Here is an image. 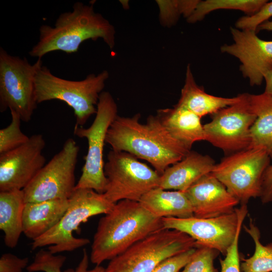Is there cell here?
<instances>
[{"label":"cell","instance_id":"8d00e7d4","mask_svg":"<svg viewBox=\"0 0 272 272\" xmlns=\"http://www.w3.org/2000/svg\"><path fill=\"white\" fill-rule=\"evenodd\" d=\"M257 30H266L272 31V21H267L260 25Z\"/></svg>","mask_w":272,"mask_h":272},{"label":"cell","instance_id":"8fae6325","mask_svg":"<svg viewBox=\"0 0 272 272\" xmlns=\"http://www.w3.org/2000/svg\"><path fill=\"white\" fill-rule=\"evenodd\" d=\"M79 150L73 139L66 140L60 151L23 189L25 203L69 199L77 184L75 170Z\"/></svg>","mask_w":272,"mask_h":272},{"label":"cell","instance_id":"f1b7e54d","mask_svg":"<svg viewBox=\"0 0 272 272\" xmlns=\"http://www.w3.org/2000/svg\"><path fill=\"white\" fill-rule=\"evenodd\" d=\"M218 252L207 247L196 246L191 259L179 272H217L214 262Z\"/></svg>","mask_w":272,"mask_h":272},{"label":"cell","instance_id":"603a6c76","mask_svg":"<svg viewBox=\"0 0 272 272\" xmlns=\"http://www.w3.org/2000/svg\"><path fill=\"white\" fill-rule=\"evenodd\" d=\"M251 108L257 117L250 129L248 148L264 149L272 158V98L264 93L248 94Z\"/></svg>","mask_w":272,"mask_h":272},{"label":"cell","instance_id":"3957f363","mask_svg":"<svg viewBox=\"0 0 272 272\" xmlns=\"http://www.w3.org/2000/svg\"><path fill=\"white\" fill-rule=\"evenodd\" d=\"M115 34L113 26L101 14L96 13L92 5L78 2L74 4L72 11L59 15L54 26L40 27L39 40L29 54L42 58L55 51L75 53L85 40L98 38L102 39L111 49L115 44Z\"/></svg>","mask_w":272,"mask_h":272},{"label":"cell","instance_id":"7402d4cb","mask_svg":"<svg viewBox=\"0 0 272 272\" xmlns=\"http://www.w3.org/2000/svg\"><path fill=\"white\" fill-rule=\"evenodd\" d=\"M25 203L23 190L0 191V229L8 247H15L23 233Z\"/></svg>","mask_w":272,"mask_h":272},{"label":"cell","instance_id":"44dd1931","mask_svg":"<svg viewBox=\"0 0 272 272\" xmlns=\"http://www.w3.org/2000/svg\"><path fill=\"white\" fill-rule=\"evenodd\" d=\"M139 202L147 211L159 218L193 217L191 205L184 192L169 191L160 187L146 193Z\"/></svg>","mask_w":272,"mask_h":272},{"label":"cell","instance_id":"9c48e42d","mask_svg":"<svg viewBox=\"0 0 272 272\" xmlns=\"http://www.w3.org/2000/svg\"><path fill=\"white\" fill-rule=\"evenodd\" d=\"M270 155L263 148H248L224 157L211 173L242 205L260 197L263 173Z\"/></svg>","mask_w":272,"mask_h":272},{"label":"cell","instance_id":"52a82bcc","mask_svg":"<svg viewBox=\"0 0 272 272\" xmlns=\"http://www.w3.org/2000/svg\"><path fill=\"white\" fill-rule=\"evenodd\" d=\"M117 113V107L113 97L109 92L103 91L92 124L87 128L75 126V135L87 139L88 144L82 174L75 189H91L99 193L105 192L107 180L104 170V147L108 130Z\"/></svg>","mask_w":272,"mask_h":272},{"label":"cell","instance_id":"ba28073f","mask_svg":"<svg viewBox=\"0 0 272 272\" xmlns=\"http://www.w3.org/2000/svg\"><path fill=\"white\" fill-rule=\"evenodd\" d=\"M42 65L41 58L33 64L26 58L13 56L0 47V111L16 112L22 121L29 122L37 103L35 78Z\"/></svg>","mask_w":272,"mask_h":272},{"label":"cell","instance_id":"1f68e13d","mask_svg":"<svg viewBox=\"0 0 272 272\" xmlns=\"http://www.w3.org/2000/svg\"><path fill=\"white\" fill-rule=\"evenodd\" d=\"M195 250L196 247L166 258L152 272H179L191 259Z\"/></svg>","mask_w":272,"mask_h":272},{"label":"cell","instance_id":"5b68a950","mask_svg":"<svg viewBox=\"0 0 272 272\" xmlns=\"http://www.w3.org/2000/svg\"><path fill=\"white\" fill-rule=\"evenodd\" d=\"M69 200L68 208L60 221L49 231L33 240L32 250L49 246L48 250L55 254L87 245L90 242L89 239L76 238L73 232L89 218L108 213L115 205L104 193L87 188L75 189Z\"/></svg>","mask_w":272,"mask_h":272},{"label":"cell","instance_id":"8992f818","mask_svg":"<svg viewBox=\"0 0 272 272\" xmlns=\"http://www.w3.org/2000/svg\"><path fill=\"white\" fill-rule=\"evenodd\" d=\"M195 247V240L188 235L163 228L111 259L103 272H152L166 258Z\"/></svg>","mask_w":272,"mask_h":272},{"label":"cell","instance_id":"4dcf8cb0","mask_svg":"<svg viewBox=\"0 0 272 272\" xmlns=\"http://www.w3.org/2000/svg\"><path fill=\"white\" fill-rule=\"evenodd\" d=\"M272 17V2H266L253 15L240 18L236 22V28L242 30L256 32L258 27Z\"/></svg>","mask_w":272,"mask_h":272},{"label":"cell","instance_id":"83f0119b","mask_svg":"<svg viewBox=\"0 0 272 272\" xmlns=\"http://www.w3.org/2000/svg\"><path fill=\"white\" fill-rule=\"evenodd\" d=\"M160 17L165 25L174 23L180 15L187 18L193 13L198 1H158Z\"/></svg>","mask_w":272,"mask_h":272},{"label":"cell","instance_id":"ac0fdd59","mask_svg":"<svg viewBox=\"0 0 272 272\" xmlns=\"http://www.w3.org/2000/svg\"><path fill=\"white\" fill-rule=\"evenodd\" d=\"M69 203V199L26 202L23 214V233L32 240L41 236L58 224Z\"/></svg>","mask_w":272,"mask_h":272},{"label":"cell","instance_id":"ffe728a7","mask_svg":"<svg viewBox=\"0 0 272 272\" xmlns=\"http://www.w3.org/2000/svg\"><path fill=\"white\" fill-rule=\"evenodd\" d=\"M241 94L232 98L215 96L206 93L196 83L189 65L186 68L185 83L177 104L184 107L200 118L239 102Z\"/></svg>","mask_w":272,"mask_h":272},{"label":"cell","instance_id":"4fadbf2b","mask_svg":"<svg viewBox=\"0 0 272 272\" xmlns=\"http://www.w3.org/2000/svg\"><path fill=\"white\" fill-rule=\"evenodd\" d=\"M239 219L238 209L231 213L211 218L194 216L162 218L164 228L183 232L195 240L196 246L215 249L224 255L235 239Z\"/></svg>","mask_w":272,"mask_h":272},{"label":"cell","instance_id":"7c38bea8","mask_svg":"<svg viewBox=\"0 0 272 272\" xmlns=\"http://www.w3.org/2000/svg\"><path fill=\"white\" fill-rule=\"evenodd\" d=\"M256 117L248 94H241L239 102L213 114L211 121L203 125L206 141L229 154L247 149Z\"/></svg>","mask_w":272,"mask_h":272},{"label":"cell","instance_id":"30bf717a","mask_svg":"<svg viewBox=\"0 0 272 272\" xmlns=\"http://www.w3.org/2000/svg\"><path fill=\"white\" fill-rule=\"evenodd\" d=\"M104 170L107 180L104 194L113 203L122 200L139 201L159 187L160 174L125 152L109 151Z\"/></svg>","mask_w":272,"mask_h":272},{"label":"cell","instance_id":"836d02e7","mask_svg":"<svg viewBox=\"0 0 272 272\" xmlns=\"http://www.w3.org/2000/svg\"><path fill=\"white\" fill-rule=\"evenodd\" d=\"M260 198L263 203L272 202V165H269L263 173Z\"/></svg>","mask_w":272,"mask_h":272},{"label":"cell","instance_id":"d4e9b609","mask_svg":"<svg viewBox=\"0 0 272 272\" xmlns=\"http://www.w3.org/2000/svg\"><path fill=\"white\" fill-rule=\"evenodd\" d=\"M245 231L251 236L255 244V251L249 258L243 259L240 264L243 272H272V242L266 245L260 241V231L250 220Z\"/></svg>","mask_w":272,"mask_h":272},{"label":"cell","instance_id":"7a4b0ae2","mask_svg":"<svg viewBox=\"0 0 272 272\" xmlns=\"http://www.w3.org/2000/svg\"><path fill=\"white\" fill-rule=\"evenodd\" d=\"M163 228L162 219L153 215L139 201L120 200L99 220L90 259L93 264L100 265Z\"/></svg>","mask_w":272,"mask_h":272},{"label":"cell","instance_id":"5bb4252c","mask_svg":"<svg viewBox=\"0 0 272 272\" xmlns=\"http://www.w3.org/2000/svg\"><path fill=\"white\" fill-rule=\"evenodd\" d=\"M43 136L35 134L16 149L0 155V191L23 190L45 164Z\"/></svg>","mask_w":272,"mask_h":272},{"label":"cell","instance_id":"d6986e66","mask_svg":"<svg viewBox=\"0 0 272 272\" xmlns=\"http://www.w3.org/2000/svg\"><path fill=\"white\" fill-rule=\"evenodd\" d=\"M156 116L170 135L189 149L195 142L206 141L201 118L190 110L176 104L159 110Z\"/></svg>","mask_w":272,"mask_h":272},{"label":"cell","instance_id":"cb8c5ba5","mask_svg":"<svg viewBox=\"0 0 272 272\" xmlns=\"http://www.w3.org/2000/svg\"><path fill=\"white\" fill-rule=\"evenodd\" d=\"M267 0H206L199 1L187 22L194 23L202 20L206 15L216 10L227 9L239 10L247 16L257 12Z\"/></svg>","mask_w":272,"mask_h":272},{"label":"cell","instance_id":"4316f807","mask_svg":"<svg viewBox=\"0 0 272 272\" xmlns=\"http://www.w3.org/2000/svg\"><path fill=\"white\" fill-rule=\"evenodd\" d=\"M66 257L62 255H55L48 250H39L35 255L33 262L26 268L28 272H75V269L69 268L61 270Z\"/></svg>","mask_w":272,"mask_h":272},{"label":"cell","instance_id":"6da1fadb","mask_svg":"<svg viewBox=\"0 0 272 272\" xmlns=\"http://www.w3.org/2000/svg\"><path fill=\"white\" fill-rule=\"evenodd\" d=\"M140 113L131 117L117 115L110 125L106 143L112 150L128 153L150 163L160 175L190 151L173 138L158 117L150 115L145 123Z\"/></svg>","mask_w":272,"mask_h":272},{"label":"cell","instance_id":"f546056e","mask_svg":"<svg viewBox=\"0 0 272 272\" xmlns=\"http://www.w3.org/2000/svg\"><path fill=\"white\" fill-rule=\"evenodd\" d=\"M247 214L245 209L239 211V223L235 239L228 249L224 259H220L221 272H241L239 254L238 251V242L239 235L243 222Z\"/></svg>","mask_w":272,"mask_h":272},{"label":"cell","instance_id":"d590c367","mask_svg":"<svg viewBox=\"0 0 272 272\" xmlns=\"http://www.w3.org/2000/svg\"><path fill=\"white\" fill-rule=\"evenodd\" d=\"M264 80L265 87L263 93L272 98V68L266 74Z\"/></svg>","mask_w":272,"mask_h":272},{"label":"cell","instance_id":"277c9868","mask_svg":"<svg viewBox=\"0 0 272 272\" xmlns=\"http://www.w3.org/2000/svg\"><path fill=\"white\" fill-rule=\"evenodd\" d=\"M109 77L107 71L98 75L89 74L84 80L71 81L53 75L41 65L35 78V96L37 104L52 100L64 102L74 111L75 125L83 126L97 112L100 94Z\"/></svg>","mask_w":272,"mask_h":272},{"label":"cell","instance_id":"d6a6232c","mask_svg":"<svg viewBox=\"0 0 272 272\" xmlns=\"http://www.w3.org/2000/svg\"><path fill=\"white\" fill-rule=\"evenodd\" d=\"M29 262L28 257L20 258L11 253H5L0 258V272H23Z\"/></svg>","mask_w":272,"mask_h":272},{"label":"cell","instance_id":"484cf974","mask_svg":"<svg viewBox=\"0 0 272 272\" xmlns=\"http://www.w3.org/2000/svg\"><path fill=\"white\" fill-rule=\"evenodd\" d=\"M12 120L7 127L0 130V155L11 151L27 143L30 137L21 129L20 116L14 111H10Z\"/></svg>","mask_w":272,"mask_h":272},{"label":"cell","instance_id":"2e32d148","mask_svg":"<svg viewBox=\"0 0 272 272\" xmlns=\"http://www.w3.org/2000/svg\"><path fill=\"white\" fill-rule=\"evenodd\" d=\"M194 216L211 218L231 213L239 201L211 172L201 177L185 192Z\"/></svg>","mask_w":272,"mask_h":272},{"label":"cell","instance_id":"e575fe53","mask_svg":"<svg viewBox=\"0 0 272 272\" xmlns=\"http://www.w3.org/2000/svg\"><path fill=\"white\" fill-rule=\"evenodd\" d=\"M89 256L85 249H84L83 256L75 272H103L104 268L101 265H96L93 268L89 269Z\"/></svg>","mask_w":272,"mask_h":272},{"label":"cell","instance_id":"e0dca14e","mask_svg":"<svg viewBox=\"0 0 272 272\" xmlns=\"http://www.w3.org/2000/svg\"><path fill=\"white\" fill-rule=\"evenodd\" d=\"M215 164L210 156L190 151L160 175L158 187L185 192L201 177L211 173Z\"/></svg>","mask_w":272,"mask_h":272},{"label":"cell","instance_id":"9a60e30c","mask_svg":"<svg viewBox=\"0 0 272 272\" xmlns=\"http://www.w3.org/2000/svg\"><path fill=\"white\" fill-rule=\"evenodd\" d=\"M234 42L224 44L221 51L237 58L240 70L251 86H259L272 68V40L260 38L256 32L231 27Z\"/></svg>","mask_w":272,"mask_h":272}]
</instances>
